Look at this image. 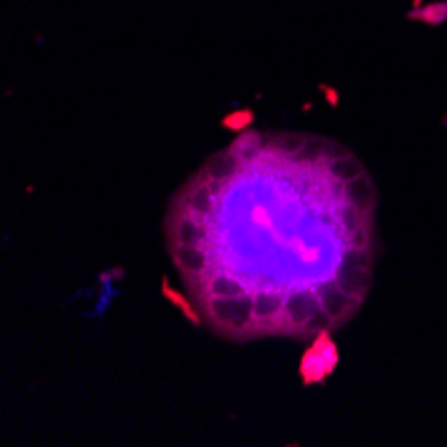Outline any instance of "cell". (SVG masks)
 <instances>
[{"label":"cell","instance_id":"6da1fadb","mask_svg":"<svg viewBox=\"0 0 447 447\" xmlns=\"http://www.w3.org/2000/svg\"><path fill=\"white\" fill-rule=\"evenodd\" d=\"M209 313L217 325L228 327L233 332H244L246 327L255 322V305H252V295H236V298H212L209 303Z\"/></svg>","mask_w":447,"mask_h":447},{"label":"cell","instance_id":"7a4b0ae2","mask_svg":"<svg viewBox=\"0 0 447 447\" xmlns=\"http://www.w3.org/2000/svg\"><path fill=\"white\" fill-rule=\"evenodd\" d=\"M313 292H316V298H319L322 308H325L327 313L335 319V325H338V322H343V319H348V313H351V311H354V305H356V300L348 295L343 286H340L338 279H335V282H332V279H329V282H322Z\"/></svg>","mask_w":447,"mask_h":447},{"label":"cell","instance_id":"3957f363","mask_svg":"<svg viewBox=\"0 0 447 447\" xmlns=\"http://www.w3.org/2000/svg\"><path fill=\"white\" fill-rule=\"evenodd\" d=\"M313 305H319L316 292H311V289H292L284 298V308H282L286 327L289 329H303L305 319L311 316Z\"/></svg>","mask_w":447,"mask_h":447},{"label":"cell","instance_id":"277c9868","mask_svg":"<svg viewBox=\"0 0 447 447\" xmlns=\"http://www.w3.org/2000/svg\"><path fill=\"white\" fill-rule=\"evenodd\" d=\"M241 163L244 161L233 150H223V153H217V156H212L206 161V177L217 180V183H228L241 172Z\"/></svg>","mask_w":447,"mask_h":447},{"label":"cell","instance_id":"5b68a950","mask_svg":"<svg viewBox=\"0 0 447 447\" xmlns=\"http://www.w3.org/2000/svg\"><path fill=\"white\" fill-rule=\"evenodd\" d=\"M343 199L348 203H354V206H359V209H365V212H372V206H375V188H372V180L367 177V172L343 185Z\"/></svg>","mask_w":447,"mask_h":447},{"label":"cell","instance_id":"8992f818","mask_svg":"<svg viewBox=\"0 0 447 447\" xmlns=\"http://www.w3.org/2000/svg\"><path fill=\"white\" fill-rule=\"evenodd\" d=\"M252 305H255V319L273 322L284 308V298L276 289H260V292L252 295Z\"/></svg>","mask_w":447,"mask_h":447},{"label":"cell","instance_id":"52a82bcc","mask_svg":"<svg viewBox=\"0 0 447 447\" xmlns=\"http://www.w3.org/2000/svg\"><path fill=\"white\" fill-rule=\"evenodd\" d=\"M172 255H174V260L185 273H201L206 268V252L199 249L196 244H174Z\"/></svg>","mask_w":447,"mask_h":447},{"label":"cell","instance_id":"ba28073f","mask_svg":"<svg viewBox=\"0 0 447 447\" xmlns=\"http://www.w3.org/2000/svg\"><path fill=\"white\" fill-rule=\"evenodd\" d=\"M325 172L329 177H335V180H340V183H348V180H354V177H359V174H365V166L359 158H354L351 153L346 156H340V158H332V161H325Z\"/></svg>","mask_w":447,"mask_h":447},{"label":"cell","instance_id":"9c48e42d","mask_svg":"<svg viewBox=\"0 0 447 447\" xmlns=\"http://www.w3.org/2000/svg\"><path fill=\"white\" fill-rule=\"evenodd\" d=\"M172 239H174V244H201L203 239H206V228H203L196 217H183V220H177L174 228H172Z\"/></svg>","mask_w":447,"mask_h":447},{"label":"cell","instance_id":"30bf717a","mask_svg":"<svg viewBox=\"0 0 447 447\" xmlns=\"http://www.w3.org/2000/svg\"><path fill=\"white\" fill-rule=\"evenodd\" d=\"M206 289H209L212 298H236V295H246L244 282H241V279H233V276H225V273L209 279Z\"/></svg>","mask_w":447,"mask_h":447},{"label":"cell","instance_id":"8fae6325","mask_svg":"<svg viewBox=\"0 0 447 447\" xmlns=\"http://www.w3.org/2000/svg\"><path fill=\"white\" fill-rule=\"evenodd\" d=\"M265 140H268V137H263V134H252V131H249V134L239 137L236 143L230 145V150H233V153H236V156L246 163V161H252V158H255L260 150H265V147H268V143H265Z\"/></svg>","mask_w":447,"mask_h":447},{"label":"cell","instance_id":"7c38bea8","mask_svg":"<svg viewBox=\"0 0 447 447\" xmlns=\"http://www.w3.org/2000/svg\"><path fill=\"white\" fill-rule=\"evenodd\" d=\"M332 327H335V319H332L325 308H322V303H319V305H313V311H311V316L305 319V325L300 332H305V335H327Z\"/></svg>","mask_w":447,"mask_h":447},{"label":"cell","instance_id":"4fadbf2b","mask_svg":"<svg viewBox=\"0 0 447 447\" xmlns=\"http://www.w3.org/2000/svg\"><path fill=\"white\" fill-rule=\"evenodd\" d=\"M188 209L196 215H212V190L209 185H199L188 190Z\"/></svg>","mask_w":447,"mask_h":447},{"label":"cell","instance_id":"5bb4252c","mask_svg":"<svg viewBox=\"0 0 447 447\" xmlns=\"http://www.w3.org/2000/svg\"><path fill=\"white\" fill-rule=\"evenodd\" d=\"M271 140H273V143H268V147L276 150V153H284V156H295L305 143L303 134H292V131L276 134V137H271Z\"/></svg>","mask_w":447,"mask_h":447},{"label":"cell","instance_id":"9a60e30c","mask_svg":"<svg viewBox=\"0 0 447 447\" xmlns=\"http://www.w3.org/2000/svg\"><path fill=\"white\" fill-rule=\"evenodd\" d=\"M410 19H418V21H426V24H442L447 21V3L439 0V3H431L426 8H415L410 14Z\"/></svg>","mask_w":447,"mask_h":447},{"label":"cell","instance_id":"2e32d148","mask_svg":"<svg viewBox=\"0 0 447 447\" xmlns=\"http://www.w3.org/2000/svg\"><path fill=\"white\" fill-rule=\"evenodd\" d=\"M298 163H313L319 158H325V140H316V137H305L303 147L292 156Z\"/></svg>","mask_w":447,"mask_h":447},{"label":"cell","instance_id":"e0dca14e","mask_svg":"<svg viewBox=\"0 0 447 447\" xmlns=\"http://www.w3.org/2000/svg\"><path fill=\"white\" fill-rule=\"evenodd\" d=\"M346 145L335 143V140H325V161H332V158H340L346 156Z\"/></svg>","mask_w":447,"mask_h":447}]
</instances>
